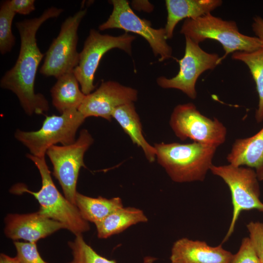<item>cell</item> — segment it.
Returning a JSON list of instances; mask_svg holds the SVG:
<instances>
[{"label":"cell","instance_id":"obj_19","mask_svg":"<svg viewBox=\"0 0 263 263\" xmlns=\"http://www.w3.org/2000/svg\"><path fill=\"white\" fill-rule=\"evenodd\" d=\"M79 83L73 72L58 78L51 90L52 104L61 113L77 110L86 95L79 87Z\"/></svg>","mask_w":263,"mask_h":263},{"label":"cell","instance_id":"obj_6","mask_svg":"<svg viewBox=\"0 0 263 263\" xmlns=\"http://www.w3.org/2000/svg\"><path fill=\"white\" fill-rule=\"evenodd\" d=\"M210 170L222 178L231 192L233 212L229 228L223 243L233 233L241 212L257 209L263 212V203L260 200V190L255 170L249 168L235 167L230 164L212 165Z\"/></svg>","mask_w":263,"mask_h":263},{"label":"cell","instance_id":"obj_33","mask_svg":"<svg viewBox=\"0 0 263 263\" xmlns=\"http://www.w3.org/2000/svg\"><path fill=\"white\" fill-rule=\"evenodd\" d=\"M261 263H263V260H261Z\"/></svg>","mask_w":263,"mask_h":263},{"label":"cell","instance_id":"obj_26","mask_svg":"<svg viewBox=\"0 0 263 263\" xmlns=\"http://www.w3.org/2000/svg\"><path fill=\"white\" fill-rule=\"evenodd\" d=\"M231 263H261L249 237L244 238Z\"/></svg>","mask_w":263,"mask_h":263},{"label":"cell","instance_id":"obj_14","mask_svg":"<svg viewBox=\"0 0 263 263\" xmlns=\"http://www.w3.org/2000/svg\"><path fill=\"white\" fill-rule=\"evenodd\" d=\"M4 233L13 240L22 239L37 243L56 231L65 228L59 222L41 214L39 211L32 213L9 214L5 218Z\"/></svg>","mask_w":263,"mask_h":263},{"label":"cell","instance_id":"obj_29","mask_svg":"<svg viewBox=\"0 0 263 263\" xmlns=\"http://www.w3.org/2000/svg\"><path fill=\"white\" fill-rule=\"evenodd\" d=\"M132 8L137 11H143L150 13L154 9V6L148 0H132L131 2Z\"/></svg>","mask_w":263,"mask_h":263},{"label":"cell","instance_id":"obj_2","mask_svg":"<svg viewBox=\"0 0 263 263\" xmlns=\"http://www.w3.org/2000/svg\"><path fill=\"white\" fill-rule=\"evenodd\" d=\"M156 159L177 183L203 181L212 164L217 148L194 142L156 143Z\"/></svg>","mask_w":263,"mask_h":263},{"label":"cell","instance_id":"obj_21","mask_svg":"<svg viewBox=\"0 0 263 263\" xmlns=\"http://www.w3.org/2000/svg\"><path fill=\"white\" fill-rule=\"evenodd\" d=\"M75 206L82 218L86 221L95 224L116 210L123 207L120 198L107 199L84 195L78 192L75 196Z\"/></svg>","mask_w":263,"mask_h":263},{"label":"cell","instance_id":"obj_30","mask_svg":"<svg viewBox=\"0 0 263 263\" xmlns=\"http://www.w3.org/2000/svg\"><path fill=\"white\" fill-rule=\"evenodd\" d=\"M252 27L257 37L263 43V19L259 16L254 17Z\"/></svg>","mask_w":263,"mask_h":263},{"label":"cell","instance_id":"obj_15","mask_svg":"<svg viewBox=\"0 0 263 263\" xmlns=\"http://www.w3.org/2000/svg\"><path fill=\"white\" fill-rule=\"evenodd\" d=\"M233 256L222 244L211 246L204 241L182 238L174 243L170 260L171 263H231Z\"/></svg>","mask_w":263,"mask_h":263},{"label":"cell","instance_id":"obj_5","mask_svg":"<svg viewBox=\"0 0 263 263\" xmlns=\"http://www.w3.org/2000/svg\"><path fill=\"white\" fill-rule=\"evenodd\" d=\"M86 118L77 110L59 115L46 116L41 128L36 131L17 129L15 138L35 156L45 157L48 149L57 143L68 145L75 142L76 132Z\"/></svg>","mask_w":263,"mask_h":263},{"label":"cell","instance_id":"obj_1","mask_svg":"<svg viewBox=\"0 0 263 263\" xmlns=\"http://www.w3.org/2000/svg\"><path fill=\"white\" fill-rule=\"evenodd\" d=\"M63 11L52 6L38 17L16 23L20 38L19 53L14 66L2 77L0 86L16 95L24 112L29 116L44 114L49 109L45 97L35 93L34 90L37 70L44 56L38 46L36 34L45 21L57 18Z\"/></svg>","mask_w":263,"mask_h":263},{"label":"cell","instance_id":"obj_8","mask_svg":"<svg viewBox=\"0 0 263 263\" xmlns=\"http://www.w3.org/2000/svg\"><path fill=\"white\" fill-rule=\"evenodd\" d=\"M133 35L125 33L118 36L103 35L92 29L79 53V62L73 72L82 93L88 95L96 86L94 84L95 73L104 55L109 50L118 48L132 55Z\"/></svg>","mask_w":263,"mask_h":263},{"label":"cell","instance_id":"obj_4","mask_svg":"<svg viewBox=\"0 0 263 263\" xmlns=\"http://www.w3.org/2000/svg\"><path fill=\"white\" fill-rule=\"evenodd\" d=\"M180 33L198 44L207 39L219 42L225 51L222 60L230 53L251 52L263 48V43L258 38L240 33L235 21L224 20L211 13L186 19Z\"/></svg>","mask_w":263,"mask_h":263},{"label":"cell","instance_id":"obj_23","mask_svg":"<svg viewBox=\"0 0 263 263\" xmlns=\"http://www.w3.org/2000/svg\"><path fill=\"white\" fill-rule=\"evenodd\" d=\"M73 259L68 263H116L97 254L84 241L82 234L75 235V240L69 242Z\"/></svg>","mask_w":263,"mask_h":263},{"label":"cell","instance_id":"obj_22","mask_svg":"<svg viewBox=\"0 0 263 263\" xmlns=\"http://www.w3.org/2000/svg\"><path fill=\"white\" fill-rule=\"evenodd\" d=\"M232 58L247 66L256 83L259 100L255 117L261 122L263 121V48L251 52H236Z\"/></svg>","mask_w":263,"mask_h":263},{"label":"cell","instance_id":"obj_10","mask_svg":"<svg viewBox=\"0 0 263 263\" xmlns=\"http://www.w3.org/2000/svg\"><path fill=\"white\" fill-rule=\"evenodd\" d=\"M86 13V9L80 10L62 23L58 35L45 54L44 62L39 70L41 74L57 79L73 72L79 59V53L77 51V30Z\"/></svg>","mask_w":263,"mask_h":263},{"label":"cell","instance_id":"obj_7","mask_svg":"<svg viewBox=\"0 0 263 263\" xmlns=\"http://www.w3.org/2000/svg\"><path fill=\"white\" fill-rule=\"evenodd\" d=\"M94 142V138L86 129H82L75 143L68 145H54L46 154L53 167V175L58 180L65 198L75 205L76 185L86 151Z\"/></svg>","mask_w":263,"mask_h":263},{"label":"cell","instance_id":"obj_13","mask_svg":"<svg viewBox=\"0 0 263 263\" xmlns=\"http://www.w3.org/2000/svg\"><path fill=\"white\" fill-rule=\"evenodd\" d=\"M137 91L112 80L103 82L94 92L86 96L78 111L85 118L100 117L111 121L117 107L137 99Z\"/></svg>","mask_w":263,"mask_h":263},{"label":"cell","instance_id":"obj_27","mask_svg":"<svg viewBox=\"0 0 263 263\" xmlns=\"http://www.w3.org/2000/svg\"><path fill=\"white\" fill-rule=\"evenodd\" d=\"M251 244L260 260H263V223L250 222L246 225Z\"/></svg>","mask_w":263,"mask_h":263},{"label":"cell","instance_id":"obj_3","mask_svg":"<svg viewBox=\"0 0 263 263\" xmlns=\"http://www.w3.org/2000/svg\"><path fill=\"white\" fill-rule=\"evenodd\" d=\"M26 156L35 164L39 172L41 188L39 191L34 192L25 185L18 184L11 188L10 191L16 194L26 192L34 196L40 205L38 211L41 214L60 222L65 229L75 235L88 231L89 225L82 218L77 207L63 196L55 185L45 157H38L30 153Z\"/></svg>","mask_w":263,"mask_h":263},{"label":"cell","instance_id":"obj_32","mask_svg":"<svg viewBox=\"0 0 263 263\" xmlns=\"http://www.w3.org/2000/svg\"><path fill=\"white\" fill-rule=\"evenodd\" d=\"M0 263H3V261L0 259Z\"/></svg>","mask_w":263,"mask_h":263},{"label":"cell","instance_id":"obj_31","mask_svg":"<svg viewBox=\"0 0 263 263\" xmlns=\"http://www.w3.org/2000/svg\"><path fill=\"white\" fill-rule=\"evenodd\" d=\"M3 263H19L17 257H11L4 254L1 253L0 256Z\"/></svg>","mask_w":263,"mask_h":263},{"label":"cell","instance_id":"obj_11","mask_svg":"<svg viewBox=\"0 0 263 263\" xmlns=\"http://www.w3.org/2000/svg\"><path fill=\"white\" fill-rule=\"evenodd\" d=\"M110 1L113 10L108 19L99 26V30L117 28L137 34L148 41L154 55L159 56L160 61L171 57L172 50L167 43L165 28H152L150 21L141 19L133 12L126 0Z\"/></svg>","mask_w":263,"mask_h":263},{"label":"cell","instance_id":"obj_18","mask_svg":"<svg viewBox=\"0 0 263 263\" xmlns=\"http://www.w3.org/2000/svg\"><path fill=\"white\" fill-rule=\"evenodd\" d=\"M112 117L119 124L123 131L130 136L132 143L141 148L150 162L156 159V150L145 139L143 133L139 116L134 103H130L116 108Z\"/></svg>","mask_w":263,"mask_h":263},{"label":"cell","instance_id":"obj_9","mask_svg":"<svg viewBox=\"0 0 263 263\" xmlns=\"http://www.w3.org/2000/svg\"><path fill=\"white\" fill-rule=\"evenodd\" d=\"M169 125L182 141L190 139L217 148L226 140L227 130L223 124L217 118L201 114L192 103L177 105L171 114Z\"/></svg>","mask_w":263,"mask_h":263},{"label":"cell","instance_id":"obj_12","mask_svg":"<svg viewBox=\"0 0 263 263\" xmlns=\"http://www.w3.org/2000/svg\"><path fill=\"white\" fill-rule=\"evenodd\" d=\"M185 39L184 56L177 60L180 66L178 74L171 78L160 76L156 82L162 88L179 90L194 99L197 96L195 85L199 77L205 71L213 69L222 60L218 54L205 51L189 38L185 37Z\"/></svg>","mask_w":263,"mask_h":263},{"label":"cell","instance_id":"obj_28","mask_svg":"<svg viewBox=\"0 0 263 263\" xmlns=\"http://www.w3.org/2000/svg\"><path fill=\"white\" fill-rule=\"evenodd\" d=\"M34 0H8L10 8L16 14L26 15L35 9Z\"/></svg>","mask_w":263,"mask_h":263},{"label":"cell","instance_id":"obj_20","mask_svg":"<svg viewBox=\"0 0 263 263\" xmlns=\"http://www.w3.org/2000/svg\"><path fill=\"white\" fill-rule=\"evenodd\" d=\"M148 220L142 210L133 207H122L94 224L98 237L106 239L123 231L132 225L146 223Z\"/></svg>","mask_w":263,"mask_h":263},{"label":"cell","instance_id":"obj_16","mask_svg":"<svg viewBox=\"0 0 263 263\" xmlns=\"http://www.w3.org/2000/svg\"><path fill=\"white\" fill-rule=\"evenodd\" d=\"M226 159L235 167L254 168L259 181L263 180V128L251 137L237 139Z\"/></svg>","mask_w":263,"mask_h":263},{"label":"cell","instance_id":"obj_17","mask_svg":"<svg viewBox=\"0 0 263 263\" xmlns=\"http://www.w3.org/2000/svg\"><path fill=\"white\" fill-rule=\"evenodd\" d=\"M168 12L165 29L168 39L173 37L177 24L184 19H196L211 12L220 6L221 0H166Z\"/></svg>","mask_w":263,"mask_h":263},{"label":"cell","instance_id":"obj_25","mask_svg":"<svg viewBox=\"0 0 263 263\" xmlns=\"http://www.w3.org/2000/svg\"><path fill=\"white\" fill-rule=\"evenodd\" d=\"M19 263H47L40 256L36 243L14 242Z\"/></svg>","mask_w":263,"mask_h":263},{"label":"cell","instance_id":"obj_24","mask_svg":"<svg viewBox=\"0 0 263 263\" xmlns=\"http://www.w3.org/2000/svg\"><path fill=\"white\" fill-rule=\"evenodd\" d=\"M16 13L9 7L7 0L3 1L0 8V52H10L15 43L12 23Z\"/></svg>","mask_w":263,"mask_h":263}]
</instances>
